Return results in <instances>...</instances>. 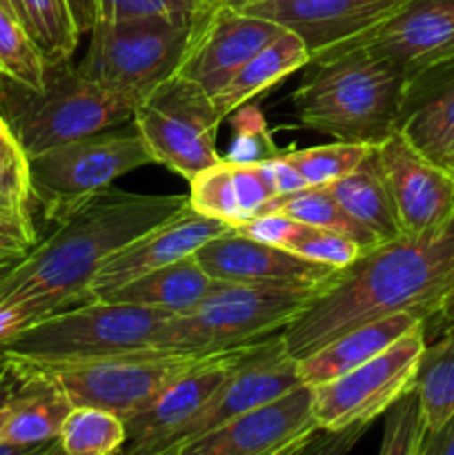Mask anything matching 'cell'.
Here are the masks:
<instances>
[{"mask_svg": "<svg viewBox=\"0 0 454 455\" xmlns=\"http://www.w3.org/2000/svg\"><path fill=\"white\" fill-rule=\"evenodd\" d=\"M187 207V196L109 187L67 213L0 278V345L31 324L89 300L98 269L116 251Z\"/></svg>", "mask_w": 454, "mask_h": 455, "instance_id": "1", "label": "cell"}, {"mask_svg": "<svg viewBox=\"0 0 454 455\" xmlns=\"http://www.w3.org/2000/svg\"><path fill=\"white\" fill-rule=\"evenodd\" d=\"M454 291V216L436 229L401 235L365 251L316 289L301 315L283 331L296 360L350 329L392 314L427 323Z\"/></svg>", "mask_w": 454, "mask_h": 455, "instance_id": "2", "label": "cell"}, {"mask_svg": "<svg viewBox=\"0 0 454 455\" xmlns=\"http://www.w3.org/2000/svg\"><path fill=\"white\" fill-rule=\"evenodd\" d=\"M292 107L303 127L338 142L378 147L396 132L408 74L390 58L354 47L310 60Z\"/></svg>", "mask_w": 454, "mask_h": 455, "instance_id": "3", "label": "cell"}, {"mask_svg": "<svg viewBox=\"0 0 454 455\" xmlns=\"http://www.w3.org/2000/svg\"><path fill=\"white\" fill-rule=\"evenodd\" d=\"M136 107L93 84L71 60L45 69L43 89L0 76V114L27 158L132 123Z\"/></svg>", "mask_w": 454, "mask_h": 455, "instance_id": "4", "label": "cell"}, {"mask_svg": "<svg viewBox=\"0 0 454 455\" xmlns=\"http://www.w3.org/2000/svg\"><path fill=\"white\" fill-rule=\"evenodd\" d=\"M316 289L223 283L190 314L172 315L151 349L209 355L283 333L305 311Z\"/></svg>", "mask_w": 454, "mask_h": 455, "instance_id": "5", "label": "cell"}, {"mask_svg": "<svg viewBox=\"0 0 454 455\" xmlns=\"http://www.w3.org/2000/svg\"><path fill=\"white\" fill-rule=\"evenodd\" d=\"M3 358L20 382L22 394L52 389L67 398L71 407H98L125 420L145 409L165 387L196 367L205 355L145 349L52 367Z\"/></svg>", "mask_w": 454, "mask_h": 455, "instance_id": "6", "label": "cell"}, {"mask_svg": "<svg viewBox=\"0 0 454 455\" xmlns=\"http://www.w3.org/2000/svg\"><path fill=\"white\" fill-rule=\"evenodd\" d=\"M207 20L209 16L203 20L132 18L96 22L78 69L93 84L138 107L160 84L178 76Z\"/></svg>", "mask_w": 454, "mask_h": 455, "instance_id": "7", "label": "cell"}, {"mask_svg": "<svg viewBox=\"0 0 454 455\" xmlns=\"http://www.w3.org/2000/svg\"><path fill=\"white\" fill-rule=\"evenodd\" d=\"M172 315L125 302L87 300L69 307L0 345V354L25 364L87 363L151 349Z\"/></svg>", "mask_w": 454, "mask_h": 455, "instance_id": "8", "label": "cell"}, {"mask_svg": "<svg viewBox=\"0 0 454 455\" xmlns=\"http://www.w3.org/2000/svg\"><path fill=\"white\" fill-rule=\"evenodd\" d=\"M151 163L136 124H118L29 158L31 198L40 204L45 220L56 225L85 200L114 187L118 178Z\"/></svg>", "mask_w": 454, "mask_h": 455, "instance_id": "9", "label": "cell"}, {"mask_svg": "<svg viewBox=\"0 0 454 455\" xmlns=\"http://www.w3.org/2000/svg\"><path fill=\"white\" fill-rule=\"evenodd\" d=\"M132 123L145 140L154 163L187 182L203 169L221 163L216 149L223 118L205 89L174 76L147 96L134 111Z\"/></svg>", "mask_w": 454, "mask_h": 455, "instance_id": "10", "label": "cell"}, {"mask_svg": "<svg viewBox=\"0 0 454 455\" xmlns=\"http://www.w3.org/2000/svg\"><path fill=\"white\" fill-rule=\"evenodd\" d=\"M426 349L423 324L345 376L312 389V416L320 431L369 425L414 389L418 360Z\"/></svg>", "mask_w": 454, "mask_h": 455, "instance_id": "11", "label": "cell"}, {"mask_svg": "<svg viewBox=\"0 0 454 455\" xmlns=\"http://www.w3.org/2000/svg\"><path fill=\"white\" fill-rule=\"evenodd\" d=\"M408 3L409 0H252L234 7L267 18L296 34L305 43L312 60H316L363 44Z\"/></svg>", "mask_w": 454, "mask_h": 455, "instance_id": "12", "label": "cell"}, {"mask_svg": "<svg viewBox=\"0 0 454 455\" xmlns=\"http://www.w3.org/2000/svg\"><path fill=\"white\" fill-rule=\"evenodd\" d=\"M298 387H303L298 360L285 347L283 333L265 338L234 364L227 380L205 404L203 411L191 418L182 429H178L163 444V449L181 447L190 440L200 438L216 427L225 425L231 418L274 403L292 394Z\"/></svg>", "mask_w": 454, "mask_h": 455, "instance_id": "13", "label": "cell"}, {"mask_svg": "<svg viewBox=\"0 0 454 455\" xmlns=\"http://www.w3.org/2000/svg\"><path fill=\"white\" fill-rule=\"evenodd\" d=\"M261 342V340H258ZM256 345V342H254ZM254 345L239 349L209 354L196 367L165 387L145 409L125 418L127 444L125 453H156L163 451V444L199 416L205 404L216 395L223 382L231 373L234 364L252 349Z\"/></svg>", "mask_w": 454, "mask_h": 455, "instance_id": "14", "label": "cell"}, {"mask_svg": "<svg viewBox=\"0 0 454 455\" xmlns=\"http://www.w3.org/2000/svg\"><path fill=\"white\" fill-rule=\"evenodd\" d=\"M405 235L436 229L454 216V178L399 132L377 147Z\"/></svg>", "mask_w": 454, "mask_h": 455, "instance_id": "15", "label": "cell"}, {"mask_svg": "<svg viewBox=\"0 0 454 455\" xmlns=\"http://www.w3.org/2000/svg\"><path fill=\"white\" fill-rule=\"evenodd\" d=\"M231 229L234 227L227 225V222L200 216L187 203L185 209L174 213L160 225L151 227L150 231L141 234L132 243L125 244L120 251H116L98 269L92 289H89V300H98L105 293L114 291L116 287H123V284L132 283L141 275L151 274L160 267L174 265L187 256H194L203 244Z\"/></svg>", "mask_w": 454, "mask_h": 455, "instance_id": "16", "label": "cell"}, {"mask_svg": "<svg viewBox=\"0 0 454 455\" xmlns=\"http://www.w3.org/2000/svg\"><path fill=\"white\" fill-rule=\"evenodd\" d=\"M214 280L283 289H320L338 269L258 243L236 229L209 240L194 253Z\"/></svg>", "mask_w": 454, "mask_h": 455, "instance_id": "17", "label": "cell"}, {"mask_svg": "<svg viewBox=\"0 0 454 455\" xmlns=\"http://www.w3.org/2000/svg\"><path fill=\"white\" fill-rule=\"evenodd\" d=\"M314 431L319 427L312 416V389L303 385L181 444L178 455H265Z\"/></svg>", "mask_w": 454, "mask_h": 455, "instance_id": "18", "label": "cell"}, {"mask_svg": "<svg viewBox=\"0 0 454 455\" xmlns=\"http://www.w3.org/2000/svg\"><path fill=\"white\" fill-rule=\"evenodd\" d=\"M283 31L276 22L240 12L225 0L209 16L178 76L191 80L214 96L249 58L256 56Z\"/></svg>", "mask_w": 454, "mask_h": 455, "instance_id": "19", "label": "cell"}, {"mask_svg": "<svg viewBox=\"0 0 454 455\" xmlns=\"http://www.w3.org/2000/svg\"><path fill=\"white\" fill-rule=\"evenodd\" d=\"M396 132L432 163L454 158V56L408 76Z\"/></svg>", "mask_w": 454, "mask_h": 455, "instance_id": "20", "label": "cell"}, {"mask_svg": "<svg viewBox=\"0 0 454 455\" xmlns=\"http://www.w3.org/2000/svg\"><path fill=\"white\" fill-rule=\"evenodd\" d=\"M359 47L401 67L405 74L454 56V0H409Z\"/></svg>", "mask_w": 454, "mask_h": 455, "instance_id": "21", "label": "cell"}, {"mask_svg": "<svg viewBox=\"0 0 454 455\" xmlns=\"http://www.w3.org/2000/svg\"><path fill=\"white\" fill-rule=\"evenodd\" d=\"M274 196L265 163L236 164L221 160L191 178L187 203L200 216L239 227L261 216Z\"/></svg>", "mask_w": 454, "mask_h": 455, "instance_id": "22", "label": "cell"}, {"mask_svg": "<svg viewBox=\"0 0 454 455\" xmlns=\"http://www.w3.org/2000/svg\"><path fill=\"white\" fill-rule=\"evenodd\" d=\"M418 324L423 323L417 315L392 314L350 329L347 333L316 349L314 354L298 360V373H301L303 385L319 387L345 376L347 371L361 367L390 345H394L399 338L417 329Z\"/></svg>", "mask_w": 454, "mask_h": 455, "instance_id": "23", "label": "cell"}, {"mask_svg": "<svg viewBox=\"0 0 454 455\" xmlns=\"http://www.w3.org/2000/svg\"><path fill=\"white\" fill-rule=\"evenodd\" d=\"M216 284L218 280H214L194 256H187L174 265L141 275L123 287H116L98 300L125 302V305L163 311L167 315H182L196 309Z\"/></svg>", "mask_w": 454, "mask_h": 455, "instance_id": "24", "label": "cell"}, {"mask_svg": "<svg viewBox=\"0 0 454 455\" xmlns=\"http://www.w3.org/2000/svg\"><path fill=\"white\" fill-rule=\"evenodd\" d=\"M328 187L343 212L356 225L363 227L378 244L392 243V240L405 235L401 229L399 216H396L394 200H392L377 147L368 151V156L361 160L354 172L329 182Z\"/></svg>", "mask_w": 454, "mask_h": 455, "instance_id": "25", "label": "cell"}, {"mask_svg": "<svg viewBox=\"0 0 454 455\" xmlns=\"http://www.w3.org/2000/svg\"><path fill=\"white\" fill-rule=\"evenodd\" d=\"M310 60L305 43L296 34L285 29L265 49L249 58L221 92L214 93L212 100L218 116L227 120V116L234 114L239 107L249 105L261 93L279 87L283 80H288L294 71L303 69Z\"/></svg>", "mask_w": 454, "mask_h": 455, "instance_id": "26", "label": "cell"}, {"mask_svg": "<svg viewBox=\"0 0 454 455\" xmlns=\"http://www.w3.org/2000/svg\"><path fill=\"white\" fill-rule=\"evenodd\" d=\"M412 391L426 434L441 429L454 416V327L426 342Z\"/></svg>", "mask_w": 454, "mask_h": 455, "instance_id": "27", "label": "cell"}, {"mask_svg": "<svg viewBox=\"0 0 454 455\" xmlns=\"http://www.w3.org/2000/svg\"><path fill=\"white\" fill-rule=\"evenodd\" d=\"M263 213H280V216H288L292 220L303 222V225L334 231V234H341L359 243L365 251L378 247L377 240L343 212L328 185L305 187V189L294 191V194L274 196L265 204Z\"/></svg>", "mask_w": 454, "mask_h": 455, "instance_id": "28", "label": "cell"}, {"mask_svg": "<svg viewBox=\"0 0 454 455\" xmlns=\"http://www.w3.org/2000/svg\"><path fill=\"white\" fill-rule=\"evenodd\" d=\"M18 20L31 36L45 62L71 60L78 47L80 31L76 27L67 0H13Z\"/></svg>", "mask_w": 454, "mask_h": 455, "instance_id": "29", "label": "cell"}, {"mask_svg": "<svg viewBox=\"0 0 454 455\" xmlns=\"http://www.w3.org/2000/svg\"><path fill=\"white\" fill-rule=\"evenodd\" d=\"M71 404L58 391L34 389L18 398L0 429V443L45 444L58 440Z\"/></svg>", "mask_w": 454, "mask_h": 455, "instance_id": "30", "label": "cell"}, {"mask_svg": "<svg viewBox=\"0 0 454 455\" xmlns=\"http://www.w3.org/2000/svg\"><path fill=\"white\" fill-rule=\"evenodd\" d=\"M58 444L65 455H118L127 444V427L116 413L98 407H71Z\"/></svg>", "mask_w": 454, "mask_h": 455, "instance_id": "31", "label": "cell"}, {"mask_svg": "<svg viewBox=\"0 0 454 455\" xmlns=\"http://www.w3.org/2000/svg\"><path fill=\"white\" fill-rule=\"evenodd\" d=\"M45 69L47 62L22 22L0 4V76L25 87L43 89Z\"/></svg>", "mask_w": 454, "mask_h": 455, "instance_id": "32", "label": "cell"}, {"mask_svg": "<svg viewBox=\"0 0 454 455\" xmlns=\"http://www.w3.org/2000/svg\"><path fill=\"white\" fill-rule=\"evenodd\" d=\"M372 147L354 145V142H329V145L307 147V149L285 151V160L303 176L310 187L329 185L338 178L347 176L361 164Z\"/></svg>", "mask_w": 454, "mask_h": 455, "instance_id": "33", "label": "cell"}, {"mask_svg": "<svg viewBox=\"0 0 454 455\" xmlns=\"http://www.w3.org/2000/svg\"><path fill=\"white\" fill-rule=\"evenodd\" d=\"M280 249L294 253V256L305 258V260L334 267V269H345L365 253V249L359 243L345 238V235L319 229V227L303 225V222L296 220H292V225H289Z\"/></svg>", "mask_w": 454, "mask_h": 455, "instance_id": "34", "label": "cell"}, {"mask_svg": "<svg viewBox=\"0 0 454 455\" xmlns=\"http://www.w3.org/2000/svg\"><path fill=\"white\" fill-rule=\"evenodd\" d=\"M231 124V140L223 160L236 164H261L272 158H279L283 149H279L272 136L267 120L256 105H243L227 116Z\"/></svg>", "mask_w": 454, "mask_h": 455, "instance_id": "35", "label": "cell"}, {"mask_svg": "<svg viewBox=\"0 0 454 455\" xmlns=\"http://www.w3.org/2000/svg\"><path fill=\"white\" fill-rule=\"evenodd\" d=\"M223 3L225 0H96V22L132 20V18L203 20L212 16Z\"/></svg>", "mask_w": 454, "mask_h": 455, "instance_id": "36", "label": "cell"}, {"mask_svg": "<svg viewBox=\"0 0 454 455\" xmlns=\"http://www.w3.org/2000/svg\"><path fill=\"white\" fill-rule=\"evenodd\" d=\"M31 200L29 158L16 138H9L0 145V218L31 222Z\"/></svg>", "mask_w": 454, "mask_h": 455, "instance_id": "37", "label": "cell"}, {"mask_svg": "<svg viewBox=\"0 0 454 455\" xmlns=\"http://www.w3.org/2000/svg\"><path fill=\"white\" fill-rule=\"evenodd\" d=\"M426 435L418 400L414 391L396 400L385 411V429L378 455H414L418 453L421 440Z\"/></svg>", "mask_w": 454, "mask_h": 455, "instance_id": "38", "label": "cell"}, {"mask_svg": "<svg viewBox=\"0 0 454 455\" xmlns=\"http://www.w3.org/2000/svg\"><path fill=\"white\" fill-rule=\"evenodd\" d=\"M34 222L3 220L0 218V278L13 269L36 247Z\"/></svg>", "mask_w": 454, "mask_h": 455, "instance_id": "39", "label": "cell"}, {"mask_svg": "<svg viewBox=\"0 0 454 455\" xmlns=\"http://www.w3.org/2000/svg\"><path fill=\"white\" fill-rule=\"evenodd\" d=\"M365 429L368 425L347 427V429L338 431L319 429L294 455H350L356 443L363 438Z\"/></svg>", "mask_w": 454, "mask_h": 455, "instance_id": "40", "label": "cell"}, {"mask_svg": "<svg viewBox=\"0 0 454 455\" xmlns=\"http://www.w3.org/2000/svg\"><path fill=\"white\" fill-rule=\"evenodd\" d=\"M283 154H280L279 158H272L265 163L267 173H270V180H272V187H274L276 196L294 194V191H301V189H305V187H310L305 180H303L301 173H298L296 169H294L292 164L285 160Z\"/></svg>", "mask_w": 454, "mask_h": 455, "instance_id": "41", "label": "cell"}, {"mask_svg": "<svg viewBox=\"0 0 454 455\" xmlns=\"http://www.w3.org/2000/svg\"><path fill=\"white\" fill-rule=\"evenodd\" d=\"M418 453L423 455H454V416L441 429L423 435Z\"/></svg>", "mask_w": 454, "mask_h": 455, "instance_id": "42", "label": "cell"}, {"mask_svg": "<svg viewBox=\"0 0 454 455\" xmlns=\"http://www.w3.org/2000/svg\"><path fill=\"white\" fill-rule=\"evenodd\" d=\"M454 327V291L452 296L445 300V305L441 307L439 311H436L434 315H432L427 323H423V333H426V342L432 340V338H436L439 333L448 331V329Z\"/></svg>", "mask_w": 454, "mask_h": 455, "instance_id": "43", "label": "cell"}, {"mask_svg": "<svg viewBox=\"0 0 454 455\" xmlns=\"http://www.w3.org/2000/svg\"><path fill=\"white\" fill-rule=\"evenodd\" d=\"M22 387L18 382V378L13 376L12 367L4 363V358L0 355V409L12 407L18 398H22Z\"/></svg>", "mask_w": 454, "mask_h": 455, "instance_id": "44", "label": "cell"}, {"mask_svg": "<svg viewBox=\"0 0 454 455\" xmlns=\"http://www.w3.org/2000/svg\"><path fill=\"white\" fill-rule=\"evenodd\" d=\"M67 4H69L80 34L92 31L93 22H96V0H67Z\"/></svg>", "mask_w": 454, "mask_h": 455, "instance_id": "45", "label": "cell"}, {"mask_svg": "<svg viewBox=\"0 0 454 455\" xmlns=\"http://www.w3.org/2000/svg\"><path fill=\"white\" fill-rule=\"evenodd\" d=\"M53 443V440H52ZM52 443L45 444H7L0 443V455H40Z\"/></svg>", "mask_w": 454, "mask_h": 455, "instance_id": "46", "label": "cell"}, {"mask_svg": "<svg viewBox=\"0 0 454 455\" xmlns=\"http://www.w3.org/2000/svg\"><path fill=\"white\" fill-rule=\"evenodd\" d=\"M316 434V431H314ZM312 434V435H314ZM312 435H305V438H298V440H294V443H289V444H283V447H279V449H274V451H270V453H265V455H294L298 451V449L303 447V444L307 443V440L312 438Z\"/></svg>", "mask_w": 454, "mask_h": 455, "instance_id": "47", "label": "cell"}, {"mask_svg": "<svg viewBox=\"0 0 454 455\" xmlns=\"http://www.w3.org/2000/svg\"><path fill=\"white\" fill-rule=\"evenodd\" d=\"M9 138H13V133H12V129H9L7 120H4L3 114H0V145H3V142H7Z\"/></svg>", "mask_w": 454, "mask_h": 455, "instance_id": "48", "label": "cell"}, {"mask_svg": "<svg viewBox=\"0 0 454 455\" xmlns=\"http://www.w3.org/2000/svg\"><path fill=\"white\" fill-rule=\"evenodd\" d=\"M123 455H178V447H167L163 451H156V453H125Z\"/></svg>", "mask_w": 454, "mask_h": 455, "instance_id": "49", "label": "cell"}, {"mask_svg": "<svg viewBox=\"0 0 454 455\" xmlns=\"http://www.w3.org/2000/svg\"><path fill=\"white\" fill-rule=\"evenodd\" d=\"M47 455H65V451L61 449V444H58V440L52 444V449H49ZM118 455H123V453H118Z\"/></svg>", "mask_w": 454, "mask_h": 455, "instance_id": "50", "label": "cell"}, {"mask_svg": "<svg viewBox=\"0 0 454 455\" xmlns=\"http://www.w3.org/2000/svg\"><path fill=\"white\" fill-rule=\"evenodd\" d=\"M9 409H12V407H4V409H0V429H3L4 420H7V416H9Z\"/></svg>", "mask_w": 454, "mask_h": 455, "instance_id": "51", "label": "cell"}, {"mask_svg": "<svg viewBox=\"0 0 454 455\" xmlns=\"http://www.w3.org/2000/svg\"><path fill=\"white\" fill-rule=\"evenodd\" d=\"M0 4H3L4 9H9V12H12L13 16H16V9H13V3H12V0H0ZM16 18H18V16H16Z\"/></svg>", "mask_w": 454, "mask_h": 455, "instance_id": "52", "label": "cell"}, {"mask_svg": "<svg viewBox=\"0 0 454 455\" xmlns=\"http://www.w3.org/2000/svg\"><path fill=\"white\" fill-rule=\"evenodd\" d=\"M445 169H448V172H450V176H452V178H454V158H452V163H450V164H448V167H445Z\"/></svg>", "mask_w": 454, "mask_h": 455, "instance_id": "53", "label": "cell"}, {"mask_svg": "<svg viewBox=\"0 0 454 455\" xmlns=\"http://www.w3.org/2000/svg\"><path fill=\"white\" fill-rule=\"evenodd\" d=\"M227 3H231V4H240V3H252V0H227Z\"/></svg>", "mask_w": 454, "mask_h": 455, "instance_id": "54", "label": "cell"}, {"mask_svg": "<svg viewBox=\"0 0 454 455\" xmlns=\"http://www.w3.org/2000/svg\"><path fill=\"white\" fill-rule=\"evenodd\" d=\"M53 443H56V440H53ZM53 443H52V444H53ZM52 444H49V447H47V449H45V451H43V453H40V455H47V451H49V449H52Z\"/></svg>", "mask_w": 454, "mask_h": 455, "instance_id": "55", "label": "cell"}, {"mask_svg": "<svg viewBox=\"0 0 454 455\" xmlns=\"http://www.w3.org/2000/svg\"><path fill=\"white\" fill-rule=\"evenodd\" d=\"M12 3H13V0H12ZM13 9H16V3H13ZM16 16H18V13H16Z\"/></svg>", "mask_w": 454, "mask_h": 455, "instance_id": "56", "label": "cell"}, {"mask_svg": "<svg viewBox=\"0 0 454 455\" xmlns=\"http://www.w3.org/2000/svg\"><path fill=\"white\" fill-rule=\"evenodd\" d=\"M414 455H423V453H414Z\"/></svg>", "mask_w": 454, "mask_h": 455, "instance_id": "57", "label": "cell"}]
</instances>
